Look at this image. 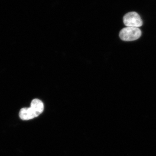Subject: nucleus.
Here are the masks:
<instances>
[{
  "label": "nucleus",
  "mask_w": 156,
  "mask_h": 156,
  "mask_svg": "<svg viewBox=\"0 0 156 156\" xmlns=\"http://www.w3.org/2000/svg\"><path fill=\"white\" fill-rule=\"evenodd\" d=\"M141 34V31L139 28L126 27L120 31L119 37L121 40L125 41H131L139 39Z\"/></svg>",
  "instance_id": "nucleus-1"
},
{
  "label": "nucleus",
  "mask_w": 156,
  "mask_h": 156,
  "mask_svg": "<svg viewBox=\"0 0 156 156\" xmlns=\"http://www.w3.org/2000/svg\"><path fill=\"white\" fill-rule=\"evenodd\" d=\"M19 117L23 120H29L36 118L39 115L36 111L30 106L29 108H23L19 112Z\"/></svg>",
  "instance_id": "nucleus-3"
},
{
  "label": "nucleus",
  "mask_w": 156,
  "mask_h": 156,
  "mask_svg": "<svg viewBox=\"0 0 156 156\" xmlns=\"http://www.w3.org/2000/svg\"><path fill=\"white\" fill-rule=\"evenodd\" d=\"M123 22L127 27H138L143 25L141 17L138 13L134 11L128 12L124 15Z\"/></svg>",
  "instance_id": "nucleus-2"
}]
</instances>
